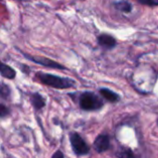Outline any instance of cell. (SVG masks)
I'll return each mask as SVG.
<instances>
[{
    "label": "cell",
    "instance_id": "9a60e30c",
    "mask_svg": "<svg viewBox=\"0 0 158 158\" xmlns=\"http://www.w3.org/2000/svg\"><path fill=\"white\" fill-rule=\"evenodd\" d=\"M52 158H64V155L62 154L61 151H56L53 156H52Z\"/></svg>",
    "mask_w": 158,
    "mask_h": 158
},
{
    "label": "cell",
    "instance_id": "5bb4252c",
    "mask_svg": "<svg viewBox=\"0 0 158 158\" xmlns=\"http://www.w3.org/2000/svg\"><path fill=\"white\" fill-rule=\"evenodd\" d=\"M8 114H9V109L6 106L0 104V117L4 118V117L7 116Z\"/></svg>",
    "mask_w": 158,
    "mask_h": 158
},
{
    "label": "cell",
    "instance_id": "4fadbf2b",
    "mask_svg": "<svg viewBox=\"0 0 158 158\" xmlns=\"http://www.w3.org/2000/svg\"><path fill=\"white\" fill-rule=\"evenodd\" d=\"M142 5L149 6H158V0H137Z\"/></svg>",
    "mask_w": 158,
    "mask_h": 158
},
{
    "label": "cell",
    "instance_id": "6da1fadb",
    "mask_svg": "<svg viewBox=\"0 0 158 158\" xmlns=\"http://www.w3.org/2000/svg\"><path fill=\"white\" fill-rule=\"evenodd\" d=\"M35 77L41 83L56 89H69L75 86V81L69 78H62L43 72H38Z\"/></svg>",
    "mask_w": 158,
    "mask_h": 158
},
{
    "label": "cell",
    "instance_id": "5b68a950",
    "mask_svg": "<svg viewBox=\"0 0 158 158\" xmlns=\"http://www.w3.org/2000/svg\"><path fill=\"white\" fill-rule=\"evenodd\" d=\"M94 147L98 153H103L107 151L110 148V139L108 135L106 134L99 135L94 141Z\"/></svg>",
    "mask_w": 158,
    "mask_h": 158
},
{
    "label": "cell",
    "instance_id": "8fae6325",
    "mask_svg": "<svg viewBox=\"0 0 158 158\" xmlns=\"http://www.w3.org/2000/svg\"><path fill=\"white\" fill-rule=\"evenodd\" d=\"M117 156L118 158H135L133 152L126 147H122L118 150Z\"/></svg>",
    "mask_w": 158,
    "mask_h": 158
},
{
    "label": "cell",
    "instance_id": "3957f363",
    "mask_svg": "<svg viewBox=\"0 0 158 158\" xmlns=\"http://www.w3.org/2000/svg\"><path fill=\"white\" fill-rule=\"evenodd\" d=\"M69 140L72 149L77 156H85L89 153L90 148L85 143V141L81 138V136H80V134L76 132L70 133Z\"/></svg>",
    "mask_w": 158,
    "mask_h": 158
},
{
    "label": "cell",
    "instance_id": "8992f818",
    "mask_svg": "<svg viewBox=\"0 0 158 158\" xmlns=\"http://www.w3.org/2000/svg\"><path fill=\"white\" fill-rule=\"evenodd\" d=\"M97 41H98V44L106 49H112L117 45L116 39L113 36L109 34H106V33L100 34L97 38Z\"/></svg>",
    "mask_w": 158,
    "mask_h": 158
},
{
    "label": "cell",
    "instance_id": "2e32d148",
    "mask_svg": "<svg viewBox=\"0 0 158 158\" xmlns=\"http://www.w3.org/2000/svg\"><path fill=\"white\" fill-rule=\"evenodd\" d=\"M157 125H158V120H157Z\"/></svg>",
    "mask_w": 158,
    "mask_h": 158
},
{
    "label": "cell",
    "instance_id": "7a4b0ae2",
    "mask_svg": "<svg viewBox=\"0 0 158 158\" xmlns=\"http://www.w3.org/2000/svg\"><path fill=\"white\" fill-rule=\"evenodd\" d=\"M103 101L94 94L91 92H85L81 94L80 97L81 108L86 111H93L100 109L103 106Z\"/></svg>",
    "mask_w": 158,
    "mask_h": 158
},
{
    "label": "cell",
    "instance_id": "30bf717a",
    "mask_svg": "<svg viewBox=\"0 0 158 158\" xmlns=\"http://www.w3.org/2000/svg\"><path fill=\"white\" fill-rule=\"evenodd\" d=\"M115 7L124 13H130L132 9L131 5L127 1H119V2L115 3Z\"/></svg>",
    "mask_w": 158,
    "mask_h": 158
},
{
    "label": "cell",
    "instance_id": "9c48e42d",
    "mask_svg": "<svg viewBox=\"0 0 158 158\" xmlns=\"http://www.w3.org/2000/svg\"><path fill=\"white\" fill-rule=\"evenodd\" d=\"M31 102L32 104V106L35 107V109L39 110L41 108H43L45 105V100L44 98L39 94H32L31 96Z\"/></svg>",
    "mask_w": 158,
    "mask_h": 158
},
{
    "label": "cell",
    "instance_id": "7c38bea8",
    "mask_svg": "<svg viewBox=\"0 0 158 158\" xmlns=\"http://www.w3.org/2000/svg\"><path fill=\"white\" fill-rule=\"evenodd\" d=\"M10 94H11L10 88L6 84H5L3 82H0V98L8 99L9 96H10Z\"/></svg>",
    "mask_w": 158,
    "mask_h": 158
},
{
    "label": "cell",
    "instance_id": "ba28073f",
    "mask_svg": "<svg viewBox=\"0 0 158 158\" xmlns=\"http://www.w3.org/2000/svg\"><path fill=\"white\" fill-rule=\"evenodd\" d=\"M0 74L4 78L12 80L16 76V71L11 67H9L8 65H6V64L0 62Z\"/></svg>",
    "mask_w": 158,
    "mask_h": 158
},
{
    "label": "cell",
    "instance_id": "277c9868",
    "mask_svg": "<svg viewBox=\"0 0 158 158\" xmlns=\"http://www.w3.org/2000/svg\"><path fill=\"white\" fill-rule=\"evenodd\" d=\"M29 60L34 62V63H37L39 65H42V66H44V67H48V68H53V69H66L65 67H63L62 65L58 64L57 62L56 61H53L49 58H46V57H34V56H28V55H24Z\"/></svg>",
    "mask_w": 158,
    "mask_h": 158
},
{
    "label": "cell",
    "instance_id": "52a82bcc",
    "mask_svg": "<svg viewBox=\"0 0 158 158\" xmlns=\"http://www.w3.org/2000/svg\"><path fill=\"white\" fill-rule=\"evenodd\" d=\"M100 94L106 100H107L108 102H111V103H115V102H118L119 100V95L118 94H117L113 91H111L109 89H106V88L101 89L100 90Z\"/></svg>",
    "mask_w": 158,
    "mask_h": 158
}]
</instances>
